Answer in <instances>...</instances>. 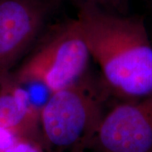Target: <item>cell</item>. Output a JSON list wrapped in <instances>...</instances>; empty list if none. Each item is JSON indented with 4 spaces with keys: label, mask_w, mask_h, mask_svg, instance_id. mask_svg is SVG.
<instances>
[{
    "label": "cell",
    "mask_w": 152,
    "mask_h": 152,
    "mask_svg": "<svg viewBox=\"0 0 152 152\" xmlns=\"http://www.w3.org/2000/svg\"><path fill=\"white\" fill-rule=\"evenodd\" d=\"M78 6L92 5L102 10L118 14L127 15L129 1L128 0H74Z\"/></svg>",
    "instance_id": "cell-7"
},
{
    "label": "cell",
    "mask_w": 152,
    "mask_h": 152,
    "mask_svg": "<svg viewBox=\"0 0 152 152\" xmlns=\"http://www.w3.org/2000/svg\"><path fill=\"white\" fill-rule=\"evenodd\" d=\"M0 127L10 129L21 138L42 143L40 109L10 73L0 75Z\"/></svg>",
    "instance_id": "cell-6"
},
{
    "label": "cell",
    "mask_w": 152,
    "mask_h": 152,
    "mask_svg": "<svg viewBox=\"0 0 152 152\" xmlns=\"http://www.w3.org/2000/svg\"><path fill=\"white\" fill-rule=\"evenodd\" d=\"M21 137L15 132L4 127H0V152H4L18 142Z\"/></svg>",
    "instance_id": "cell-9"
},
{
    "label": "cell",
    "mask_w": 152,
    "mask_h": 152,
    "mask_svg": "<svg viewBox=\"0 0 152 152\" xmlns=\"http://www.w3.org/2000/svg\"><path fill=\"white\" fill-rule=\"evenodd\" d=\"M77 21L110 95L122 101L152 94V37L140 17L78 6Z\"/></svg>",
    "instance_id": "cell-1"
},
{
    "label": "cell",
    "mask_w": 152,
    "mask_h": 152,
    "mask_svg": "<svg viewBox=\"0 0 152 152\" xmlns=\"http://www.w3.org/2000/svg\"><path fill=\"white\" fill-rule=\"evenodd\" d=\"M90 58L77 19H73L53 29L10 75L19 85L39 84L53 93L85 75Z\"/></svg>",
    "instance_id": "cell-3"
},
{
    "label": "cell",
    "mask_w": 152,
    "mask_h": 152,
    "mask_svg": "<svg viewBox=\"0 0 152 152\" xmlns=\"http://www.w3.org/2000/svg\"><path fill=\"white\" fill-rule=\"evenodd\" d=\"M88 150L152 152V94L122 101L105 113Z\"/></svg>",
    "instance_id": "cell-4"
},
{
    "label": "cell",
    "mask_w": 152,
    "mask_h": 152,
    "mask_svg": "<svg viewBox=\"0 0 152 152\" xmlns=\"http://www.w3.org/2000/svg\"><path fill=\"white\" fill-rule=\"evenodd\" d=\"M109 96L86 75L51 96L40 109L42 140L48 152H86L105 115Z\"/></svg>",
    "instance_id": "cell-2"
},
{
    "label": "cell",
    "mask_w": 152,
    "mask_h": 152,
    "mask_svg": "<svg viewBox=\"0 0 152 152\" xmlns=\"http://www.w3.org/2000/svg\"><path fill=\"white\" fill-rule=\"evenodd\" d=\"M4 152H48V151L41 142L22 138Z\"/></svg>",
    "instance_id": "cell-8"
},
{
    "label": "cell",
    "mask_w": 152,
    "mask_h": 152,
    "mask_svg": "<svg viewBox=\"0 0 152 152\" xmlns=\"http://www.w3.org/2000/svg\"><path fill=\"white\" fill-rule=\"evenodd\" d=\"M59 0H0V75L27 51Z\"/></svg>",
    "instance_id": "cell-5"
}]
</instances>
